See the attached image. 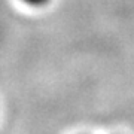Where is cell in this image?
Here are the masks:
<instances>
[{"mask_svg": "<svg viewBox=\"0 0 134 134\" xmlns=\"http://www.w3.org/2000/svg\"><path fill=\"white\" fill-rule=\"evenodd\" d=\"M25 5L31 6V8H43L45 5H48L51 0H23Z\"/></svg>", "mask_w": 134, "mask_h": 134, "instance_id": "obj_1", "label": "cell"}]
</instances>
